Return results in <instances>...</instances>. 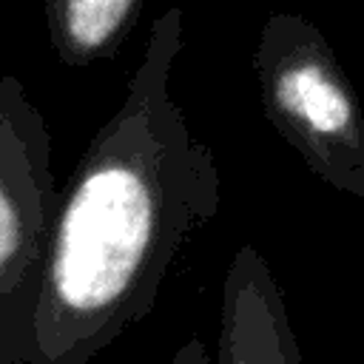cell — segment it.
Listing matches in <instances>:
<instances>
[{
    "mask_svg": "<svg viewBox=\"0 0 364 364\" xmlns=\"http://www.w3.org/2000/svg\"><path fill=\"white\" fill-rule=\"evenodd\" d=\"M182 48L185 14L171 6L151 23L122 105L63 188L28 364L97 358L154 310L176 253L219 210L213 151L171 97Z\"/></svg>",
    "mask_w": 364,
    "mask_h": 364,
    "instance_id": "1",
    "label": "cell"
},
{
    "mask_svg": "<svg viewBox=\"0 0 364 364\" xmlns=\"http://www.w3.org/2000/svg\"><path fill=\"white\" fill-rule=\"evenodd\" d=\"M264 117L336 191L364 196V117L324 34L301 14L267 17L253 51Z\"/></svg>",
    "mask_w": 364,
    "mask_h": 364,
    "instance_id": "2",
    "label": "cell"
},
{
    "mask_svg": "<svg viewBox=\"0 0 364 364\" xmlns=\"http://www.w3.org/2000/svg\"><path fill=\"white\" fill-rule=\"evenodd\" d=\"M63 188L46 114L14 74L0 77V364H28Z\"/></svg>",
    "mask_w": 364,
    "mask_h": 364,
    "instance_id": "3",
    "label": "cell"
},
{
    "mask_svg": "<svg viewBox=\"0 0 364 364\" xmlns=\"http://www.w3.org/2000/svg\"><path fill=\"white\" fill-rule=\"evenodd\" d=\"M216 364H301L282 290L253 245L236 250L225 276Z\"/></svg>",
    "mask_w": 364,
    "mask_h": 364,
    "instance_id": "4",
    "label": "cell"
},
{
    "mask_svg": "<svg viewBox=\"0 0 364 364\" xmlns=\"http://www.w3.org/2000/svg\"><path fill=\"white\" fill-rule=\"evenodd\" d=\"M145 0H46V28L63 65L111 60L139 20Z\"/></svg>",
    "mask_w": 364,
    "mask_h": 364,
    "instance_id": "5",
    "label": "cell"
},
{
    "mask_svg": "<svg viewBox=\"0 0 364 364\" xmlns=\"http://www.w3.org/2000/svg\"><path fill=\"white\" fill-rule=\"evenodd\" d=\"M168 364H213V361H210L202 338L199 336H191L188 341H182V347L173 353V358Z\"/></svg>",
    "mask_w": 364,
    "mask_h": 364,
    "instance_id": "6",
    "label": "cell"
}]
</instances>
